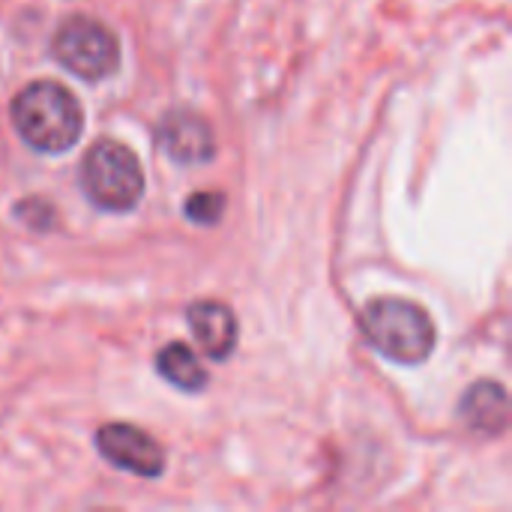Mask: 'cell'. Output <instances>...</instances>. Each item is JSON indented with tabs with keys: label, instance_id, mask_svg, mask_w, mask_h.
<instances>
[{
	"label": "cell",
	"instance_id": "6da1fadb",
	"mask_svg": "<svg viewBox=\"0 0 512 512\" xmlns=\"http://www.w3.org/2000/svg\"><path fill=\"white\" fill-rule=\"evenodd\" d=\"M12 123L33 150L63 153L78 144L84 114L63 84L33 81L12 99Z\"/></svg>",
	"mask_w": 512,
	"mask_h": 512
},
{
	"label": "cell",
	"instance_id": "7a4b0ae2",
	"mask_svg": "<svg viewBox=\"0 0 512 512\" xmlns=\"http://www.w3.org/2000/svg\"><path fill=\"white\" fill-rule=\"evenodd\" d=\"M360 330L375 351L402 366H420L423 360H429L438 339L429 312L399 297L372 300L360 312Z\"/></svg>",
	"mask_w": 512,
	"mask_h": 512
},
{
	"label": "cell",
	"instance_id": "3957f363",
	"mask_svg": "<svg viewBox=\"0 0 512 512\" xmlns=\"http://www.w3.org/2000/svg\"><path fill=\"white\" fill-rule=\"evenodd\" d=\"M81 186L96 207L126 213L144 195V168L126 144L105 138L87 150L81 162Z\"/></svg>",
	"mask_w": 512,
	"mask_h": 512
},
{
	"label": "cell",
	"instance_id": "277c9868",
	"mask_svg": "<svg viewBox=\"0 0 512 512\" xmlns=\"http://www.w3.org/2000/svg\"><path fill=\"white\" fill-rule=\"evenodd\" d=\"M51 51L60 60V66H66L72 75L84 78V81H102L108 75L117 72L120 66V42L117 36L96 18H66L54 39H51Z\"/></svg>",
	"mask_w": 512,
	"mask_h": 512
},
{
	"label": "cell",
	"instance_id": "5b68a950",
	"mask_svg": "<svg viewBox=\"0 0 512 512\" xmlns=\"http://www.w3.org/2000/svg\"><path fill=\"white\" fill-rule=\"evenodd\" d=\"M96 450L120 471L135 477H159L165 471V450L141 429L108 423L96 432Z\"/></svg>",
	"mask_w": 512,
	"mask_h": 512
},
{
	"label": "cell",
	"instance_id": "8992f818",
	"mask_svg": "<svg viewBox=\"0 0 512 512\" xmlns=\"http://www.w3.org/2000/svg\"><path fill=\"white\" fill-rule=\"evenodd\" d=\"M159 144L180 165L210 162L213 153H216V138H213L210 123L201 114L186 111V108H177V111L162 117V123H159Z\"/></svg>",
	"mask_w": 512,
	"mask_h": 512
},
{
	"label": "cell",
	"instance_id": "52a82bcc",
	"mask_svg": "<svg viewBox=\"0 0 512 512\" xmlns=\"http://www.w3.org/2000/svg\"><path fill=\"white\" fill-rule=\"evenodd\" d=\"M186 321L207 357H213V360L231 357V351L237 345V318L225 303H213V300L192 303L186 312Z\"/></svg>",
	"mask_w": 512,
	"mask_h": 512
},
{
	"label": "cell",
	"instance_id": "ba28073f",
	"mask_svg": "<svg viewBox=\"0 0 512 512\" xmlns=\"http://www.w3.org/2000/svg\"><path fill=\"white\" fill-rule=\"evenodd\" d=\"M462 417L471 429L483 432V435H498L507 429L510 420V402H507V390L495 381H480L474 384L465 399H462Z\"/></svg>",
	"mask_w": 512,
	"mask_h": 512
},
{
	"label": "cell",
	"instance_id": "9c48e42d",
	"mask_svg": "<svg viewBox=\"0 0 512 512\" xmlns=\"http://www.w3.org/2000/svg\"><path fill=\"white\" fill-rule=\"evenodd\" d=\"M156 366L159 375L165 381H171L174 387L186 390V393H198L207 387V372L201 369L198 357L192 348H186L183 342H171L156 354Z\"/></svg>",
	"mask_w": 512,
	"mask_h": 512
},
{
	"label": "cell",
	"instance_id": "30bf717a",
	"mask_svg": "<svg viewBox=\"0 0 512 512\" xmlns=\"http://www.w3.org/2000/svg\"><path fill=\"white\" fill-rule=\"evenodd\" d=\"M225 213V198L219 192H195L186 201V216L198 225H216Z\"/></svg>",
	"mask_w": 512,
	"mask_h": 512
}]
</instances>
